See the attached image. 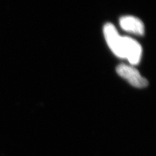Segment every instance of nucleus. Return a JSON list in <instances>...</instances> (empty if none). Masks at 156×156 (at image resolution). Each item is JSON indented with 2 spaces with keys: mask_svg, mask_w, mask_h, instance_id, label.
Returning <instances> with one entry per match:
<instances>
[{
  "mask_svg": "<svg viewBox=\"0 0 156 156\" xmlns=\"http://www.w3.org/2000/svg\"><path fill=\"white\" fill-rule=\"evenodd\" d=\"M121 28L126 32L142 35L145 33V26L140 19L133 16H124L119 20Z\"/></svg>",
  "mask_w": 156,
  "mask_h": 156,
  "instance_id": "20e7f679",
  "label": "nucleus"
},
{
  "mask_svg": "<svg viewBox=\"0 0 156 156\" xmlns=\"http://www.w3.org/2000/svg\"><path fill=\"white\" fill-rule=\"evenodd\" d=\"M124 58H126L132 65L137 64L140 62L142 49L140 44L130 37L123 36Z\"/></svg>",
  "mask_w": 156,
  "mask_h": 156,
  "instance_id": "7ed1b4c3",
  "label": "nucleus"
},
{
  "mask_svg": "<svg viewBox=\"0 0 156 156\" xmlns=\"http://www.w3.org/2000/svg\"><path fill=\"white\" fill-rule=\"evenodd\" d=\"M118 75L127 80L132 86L142 88L147 86L148 82L145 78L142 77L136 68L130 65L122 64L116 68Z\"/></svg>",
  "mask_w": 156,
  "mask_h": 156,
  "instance_id": "f03ea898",
  "label": "nucleus"
},
{
  "mask_svg": "<svg viewBox=\"0 0 156 156\" xmlns=\"http://www.w3.org/2000/svg\"><path fill=\"white\" fill-rule=\"evenodd\" d=\"M103 33L107 44L115 55L124 58L123 36H121L116 28L112 23H106L103 28Z\"/></svg>",
  "mask_w": 156,
  "mask_h": 156,
  "instance_id": "f257e3e1",
  "label": "nucleus"
}]
</instances>
